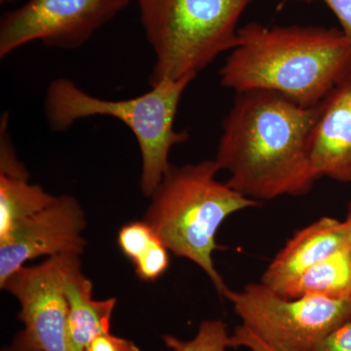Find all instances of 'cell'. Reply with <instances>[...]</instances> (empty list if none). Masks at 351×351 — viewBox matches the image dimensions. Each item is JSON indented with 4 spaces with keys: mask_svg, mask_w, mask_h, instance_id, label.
Here are the masks:
<instances>
[{
    "mask_svg": "<svg viewBox=\"0 0 351 351\" xmlns=\"http://www.w3.org/2000/svg\"><path fill=\"white\" fill-rule=\"evenodd\" d=\"M75 256L78 255L48 258L34 267L23 265L0 286L19 302V318L25 325L10 346L13 351H68L64 281Z\"/></svg>",
    "mask_w": 351,
    "mask_h": 351,
    "instance_id": "obj_8",
    "label": "cell"
},
{
    "mask_svg": "<svg viewBox=\"0 0 351 351\" xmlns=\"http://www.w3.org/2000/svg\"><path fill=\"white\" fill-rule=\"evenodd\" d=\"M318 105L304 108L267 90L237 93L217 149L226 184L250 199L306 195L318 181L309 140Z\"/></svg>",
    "mask_w": 351,
    "mask_h": 351,
    "instance_id": "obj_1",
    "label": "cell"
},
{
    "mask_svg": "<svg viewBox=\"0 0 351 351\" xmlns=\"http://www.w3.org/2000/svg\"><path fill=\"white\" fill-rule=\"evenodd\" d=\"M193 80L191 76L166 78L141 96L112 101L92 96L71 80L59 77L48 85L44 112L51 128L57 132L87 117H112L123 122L140 147L141 189L149 198L172 165L171 149L189 140L188 131L176 130L174 124L182 94Z\"/></svg>",
    "mask_w": 351,
    "mask_h": 351,
    "instance_id": "obj_4",
    "label": "cell"
},
{
    "mask_svg": "<svg viewBox=\"0 0 351 351\" xmlns=\"http://www.w3.org/2000/svg\"><path fill=\"white\" fill-rule=\"evenodd\" d=\"M348 247L345 221L322 217L295 233L270 262L260 282L280 293L306 270Z\"/></svg>",
    "mask_w": 351,
    "mask_h": 351,
    "instance_id": "obj_11",
    "label": "cell"
},
{
    "mask_svg": "<svg viewBox=\"0 0 351 351\" xmlns=\"http://www.w3.org/2000/svg\"><path fill=\"white\" fill-rule=\"evenodd\" d=\"M2 351H13V350L11 348H4V350Z\"/></svg>",
    "mask_w": 351,
    "mask_h": 351,
    "instance_id": "obj_23",
    "label": "cell"
},
{
    "mask_svg": "<svg viewBox=\"0 0 351 351\" xmlns=\"http://www.w3.org/2000/svg\"><path fill=\"white\" fill-rule=\"evenodd\" d=\"M254 0H136L156 54L151 86L179 80L213 63L239 41V23Z\"/></svg>",
    "mask_w": 351,
    "mask_h": 351,
    "instance_id": "obj_5",
    "label": "cell"
},
{
    "mask_svg": "<svg viewBox=\"0 0 351 351\" xmlns=\"http://www.w3.org/2000/svg\"><path fill=\"white\" fill-rule=\"evenodd\" d=\"M279 294L287 298H351V252L348 247L313 265Z\"/></svg>",
    "mask_w": 351,
    "mask_h": 351,
    "instance_id": "obj_14",
    "label": "cell"
},
{
    "mask_svg": "<svg viewBox=\"0 0 351 351\" xmlns=\"http://www.w3.org/2000/svg\"><path fill=\"white\" fill-rule=\"evenodd\" d=\"M15 1H17V0H0V3L5 4V3H10V2H15Z\"/></svg>",
    "mask_w": 351,
    "mask_h": 351,
    "instance_id": "obj_22",
    "label": "cell"
},
{
    "mask_svg": "<svg viewBox=\"0 0 351 351\" xmlns=\"http://www.w3.org/2000/svg\"><path fill=\"white\" fill-rule=\"evenodd\" d=\"M130 0H29L0 21V58L32 41L46 47H82Z\"/></svg>",
    "mask_w": 351,
    "mask_h": 351,
    "instance_id": "obj_7",
    "label": "cell"
},
{
    "mask_svg": "<svg viewBox=\"0 0 351 351\" xmlns=\"http://www.w3.org/2000/svg\"><path fill=\"white\" fill-rule=\"evenodd\" d=\"M350 73L351 40L341 29L252 22L239 27L219 76L235 93L267 90L313 108Z\"/></svg>",
    "mask_w": 351,
    "mask_h": 351,
    "instance_id": "obj_2",
    "label": "cell"
},
{
    "mask_svg": "<svg viewBox=\"0 0 351 351\" xmlns=\"http://www.w3.org/2000/svg\"><path fill=\"white\" fill-rule=\"evenodd\" d=\"M242 324L281 351H313L328 335L351 321V298H287L262 282L226 288Z\"/></svg>",
    "mask_w": 351,
    "mask_h": 351,
    "instance_id": "obj_6",
    "label": "cell"
},
{
    "mask_svg": "<svg viewBox=\"0 0 351 351\" xmlns=\"http://www.w3.org/2000/svg\"><path fill=\"white\" fill-rule=\"evenodd\" d=\"M117 242L122 253L133 263L140 280L152 282L169 269L170 251L144 219L122 226Z\"/></svg>",
    "mask_w": 351,
    "mask_h": 351,
    "instance_id": "obj_15",
    "label": "cell"
},
{
    "mask_svg": "<svg viewBox=\"0 0 351 351\" xmlns=\"http://www.w3.org/2000/svg\"><path fill=\"white\" fill-rule=\"evenodd\" d=\"M85 351H141L130 339L120 338L110 332L99 335Z\"/></svg>",
    "mask_w": 351,
    "mask_h": 351,
    "instance_id": "obj_19",
    "label": "cell"
},
{
    "mask_svg": "<svg viewBox=\"0 0 351 351\" xmlns=\"http://www.w3.org/2000/svg\"><path fill=\"white\" fill-rule=\"evenodd\" d=\"M230 348H246L250 351H281L258 338L255 332L243 324L235 328L232 335H230Z\"/></svg>",
    "mask_w": 351,
    "mask_h": 351,
    "instance_id": "obj_17",
    "label": "cell"
},
{
    "mask_svg": "<svg viewBox=\"0 0 351 351\" xmlns=\"http://www.w3.org/2000/svg\"><path fill=\"white\" fill-rule=\"evenodd\" d=\"M313 351H351V321L328 335Z\"/></svg>",
    "mask_w": 351,
    "mask_h": 351,
    "instance_id": "obj_18",
    "label": "cell"
},
{
    "mask_svg": "<svg viewBox=\"0 0 351 351\" xmlns=\"http://www.w3.org/2000/svg\"><path fill=\"white\" fill-rule=\"evenodd\" d=\"M346 228H348V247L351 252V201L348 204V215L345 221Z\"/></svg>",
    "mask_w": 351,
    "mask_h": 351,
    "instance_id": "obj_21",
    "label": "cell"
},
{
    "mask_svg": "<svg viewBox=\"0 0 351 351\" xmlns=\"http://www.w3.org/2000/svg\"><path fill=\"white\" fill-rule=\"evenodd\" d=\"M230 336L223 321L207 319L200 323L195 338L189 341L164 335V351H226L230 348Z\"/></svg>",
    "mask_w": 351,
    "mask_h": 351,
    "instance_id": "obj_16",
    "label": "cell"
},
{
    "mask_svg": "<svg viewBox=\"0 0 351 351\" xmlns=\"http://www.w3.org/2000/svg\"><path fill=\"white\" fill-rule=\"evenodd\" d=\"M219 171L215 160L172 164L149 197L144 221L171 253L195 263L223 295L228 286L213 261L217 233L228 217L260 202L218 181Z\"/></svg>",
    "mask_w": 351,
    "mask_h": 351,
    "instance_id": "obj_3",
    "label": "cell"
},
{
    "mask_svg": "<svg viewBox=\"0 0 351 351\" xmlns=\"http://www.w3.org/2000/svg\"><path fill=\"white\" fill-rule=\"evenodd\" d=\"M85 228V213L75 196H57L49 206L0 239V286L34 258L82 256L87 244L82 235Z\"/></svg>",
    "mask_w": 351,
    "mask_h": 351,
    "instance_id": "obj_9",
    "label": "cell"
},
{
    "mask_svg": "<svg viewBox=\"0 0 351 351\" xmlns=\"http://www.w3.org/2000/svg\"><path fill=\"white\" fill-rule=\"evenodd\" d=\"M82 256H75L64 274V294L68 301L66 348L85 351L99 335L110 332L117 298L101 301L93 299V284L82 269Z\"/></svg>",
    "mask_w": 351,
    "mask_h": 351,
    "instance_id": "obj_13",
    "label": "cell"
},
{
    "mask_svg": "<svg viewBox=\"0 0 351 351\" xmlns=\"http://www.w3.org/2000/svg\"><path fill=\"white\" fill-rule=\"evenodd\" d=\"M339 20L341 31L351 40V0H322Z\"/></svg>",
    "mask_w": 351,
    "mask_h": 351,
    "instance_id": "obj_20",
    "label": "cell"
},
{
    "mask_svg": "<svg viewBox=\"0 0 351 351\" xmlns=\"http://www.w3.org/2000/svg\"><path fill=\"white\" fill-rule=\"evenodd\" d=\"M309 156L318 180L351 182V73L318 105Z\"/></svg>",
    "mask_w": 351,
    "mask_h": 351,
    "instance_id": "obj_10",
    "label": "cell"
},
{
    "mask_svg": "<svg viewBox=\"0 0 351 351\" xmlns=\"http://www.w3.org/2000/svg\"><path fill=\"white\" fill-rule=\"evenodd\" d=\"M7 124L5 114L0 125V239L57 198L39 184L29 182V172L16 156Z\"/></svg>",
    "mask_w": 351,
    "mask_h": 351,
    "instance_id": "obj_12",
    "label": "cell"
}]
</instances>
